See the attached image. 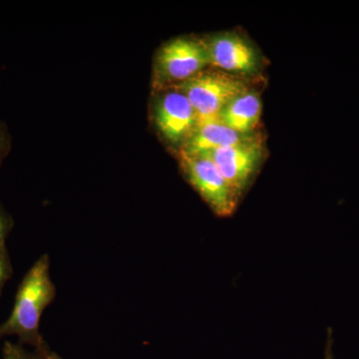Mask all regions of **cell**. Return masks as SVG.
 Segmentation results:
<instances>
[{
  "label": "cell",
  "mask_w": 359,
  "mask_h": 359,
  "mask_svg": "<svg viewBox=\"0 0 359 359\" xmlns=\"http://www.w3.org/2000/svg\"><path fill=\"white\" fill-rule=\"evenodd\" d=\"M215 163L238 199L249 189L263 159V146L249 138L237 145L200 153Z\"/></svg>",
  "instance_id": "5"
},
{
  "label": "cell",
  "mask_w": 359,
  "mask_h": 359,
  "mask_svg": "<svg viewBox=\"0 0 359 359\" xmlns=\"http://www.w3.org/2000/svg\"><path fill=\"white\" fill-rule=\"evenodd\" d=\"M209 54L210 65L230 72H256L259 67L254 47L236 34H222L205 42Z\"/></svg>",
  "instance_id": "7"
},
{
  "label": "cell",
  "mask_w": 359,
  "mask_h": 359,
  "mask_svg": "<svg viewBox=\"0 0 359 359\" xmlns=\"http://www.w3.org/2000/svg\"><path fill=\"white\" fill-rule=\"evenodd\" d=\"M11 276H13V266H11L6 243H0V295Z\"/></svg>",
  "instance_id": "10"
},
{
  "label": "cell",
  "mask_w": 359,
  "mask_h": 359,
  "mask_svg": "<svg viewBox=\"0 0 359 359\" xmlns=\"http://www.w3.org/2000/svg\"><path fill=\"white\" fill-rule=\"evenodd\" d=\"M247 135H242L224 126L218 119L198 123L195 131L182 149L187 154H200L215 149L237 145L249 139Z\"/></svg>",
  "instance_id": "8"
},
{
  "label": "cell",
  "mask_w": 359,
  "mask_h": 359,
  "mask_svg": "<svg viewBox=\"0 0 359 359\" xmlns=\"http://www.w3.org/2000/svg\"><path fill=\"white\" fill-rule=\"evenodd\" d=\"M332 346H334V337H332V330H327V346H325V359H334V353H332Z\"/></svg>",
  "instance_id": "13"
},
{
  "label": "cell",
  "mask_w": 359,
  "mask_h": 359,
  "mask_svg": "<svg viewBox=\"0 0 359 359\" xmlns=\"http://www.w3.org/2000/svg\"><path fill=\"white\" fill-rule=\"evenodd\" d=\"M262 103L259 95L247 91L226 104L219 113L218 120L224 126L242 135L255 129L261 117Z\"/></svg>",
  "instance_id": "9"
},
{
  "label": "cell",
  "mask_w": 359,
  "mask_h": 359,
  "mask_svg": "<svg viewBox=\"0 0 359 359\" xmlns=\"http://www.w3.org/2000/svg\"><path fill=\"white\" fill-rule=\"evenodd\" d=\"M177 90L190 101L198 123L218 119L219 113L226 104L249 91L244 81L222 72L198 73L177 85Z\"/></svg>",
  "instance_id": "2"
},
{
  "label": "cell",
  "mask_w": 359,
  "mask_h": 359,
  "mask_svg": "<svg viewBox=\"0 0 359 359\" xmlns=\"http://www.w3.org/2000/svg\"><path fill=\"white\" fill-rule=\"evenodd\" d=\"M37 355H39V359H63L61 356H59L57 353L51 351L50 349L45 351L44 353L37 354Z\"/></svg>",
  "instance_id": "15"
},
{
  "label": "cell",
  "mask_w": 359,
  "mask_h": 359,
  "mask_svg": "<svg viewBox=\"0 0 359 359\" xmlns=\"http://www.w3.org/2000/svg\"><path fill=\"white\" fill-rule=\"evenodd\" d=\"M180 164L187 181L219 218L231 217L240 199L210 158L181 151Z\"/></svg>",
  "instance_id": "3"
},
{
  "label": "cell",
  "mask_w": 359,
  "mask_h": 359,
  "mask_svg": "<svg viewBox=\"0 0 359 359\" xmlns=\"http://www.w3.org/2000/svg\"><path fill=\"white\" fill-rule=\"evenodd\" d=\"M13 226V219L0 208V243H6L7 236L11 233Z\"/></svg>",
  "instance_id": "12"
},
{
  "label": "cell",
  "mask_w": 359,
  "mask_h": 359,
  "mask_svg": "<svg viewBox=\"0 0 359 359\" xmlns=\"http://www.w3.org/2000/svg\"><path fill=\"white\" fill-rule=\"evenodd\" d=\"M154 120L163 138L175 146L185 145L198 123L190 101L179 90L166 91L156 99Z\"/></svg>",
  "instance_id": "6"
},
{
  "label": "cell",
  "mask_w": 359,
  "mask_h": 359,
  "mask_svg": "<svg viewBox=\"0 0 359 359\" xmlns=\"http://www.w3.org/2000/svg\"><path fill=\"white\" fill-rule=\"evenodd\" d=\"M210 65L205 42L179 37L163 45L156 58L158 83L184 82Z\"/></svg>",
  "instance_id": "4"
},
{
  "label": "cell",
  "mask_w": 359,
  "mask_h": 359,
  "mask_svg": "<svg viewBox=\"0 0 359 359\" xmlns=\"http://www.w3.org/2000/svg\"><path fill=\"white\" fill-rule=\"evenodd\" d=\"M56 287L50 278L48 255H42L21 280L11 316L0 325V339L16 335L20 344H27L36 354L49 346L40 334L39 325L45 309L54 301Z\"/></svg>",
  "instance_id": "1"
},
{
  "label": "cell",
  "mask_w": 359,
  "mask_h": 359,
  "mask_svg": "<svg viewBox=\"0 0 359 359\" xmlns=\"http://www.w3.org/2000/svg\"><path fill=\"white\" fill-rule=\"evenodd\" d=\"M2 359H39L35 353H28L21 344H14L13 342H4Z\"/></svg>",
  "instance_id": "11"
},
{
  "label": "cell",
  "mask_w": 359,
  "mask_h": 359,
  "mask_svg": "<svg viewBox=\"0 0 359 359\" xmlns=\"http://www.w3.org/2000/svg\"><path fill=\"white\" fill-rule=\"evenodd\" d=\"M6 149L7 138L6 132H4V128H2L1 125H0V162H1L2 158H4V154H6Z\"/></svg>",
  "instance_id": "14"
}]
</instances>
